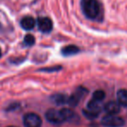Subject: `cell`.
I'll use <instances>...</instances> for the list:
<instances>
[{
	"label": "cell",
	"instance_id": "2e32d148",
	"mask_svg": "<svg viewBox=\"0 0 127 127\" xmlns=\"http://www.w3.org/2000/svg\"><path fill=\"white\" fill-rule=\"evenodd\" d=\"M62 67L61 66H52V67H48V68H43L40 69V71H45V72H51V71H57L61 70Z\"/></svg>",
	"mask_w": 127,
	"mask_h": 127
},
{
	"label": "cell",
	"instance_id": "52a82bcc",
	"mask_svg": "<svg viewBox=\"0 0 127 127\" xmlns=\"http://www.w3.org/2000/svg\"><path fill=\"white\" fill-rule=\"evenodd\" d=\"M104 110L107 115H117L120 111V104L115 101H110L104 106Z\"/></svg>",
	"mask_w": 127,
	"mask_h": 127
},
{
	"label": "cell",
	"instance_id": "e0dca14e",
	"mask_svg": "<svg viewBox=\"0 0 127 127\" xmlns=\"http://www.w3.org/2000/svg\"><path fill=\"white\" fill-rule=\"evenodd\" d=\"M84 115H85L86 118H91V119H92V118H97V116H98V114L97 113H94V112H92V111H88V110H84Z\"/></svg>",
	"mask_w": 127,
	"mask_h": 127
},
{
	"label": "cell",
	"instance_id": "9a60e30c",
	"mask_svg": "<svg viewBox=\"0 0 127 127\" xmlns=\"http://www.w3.org/2000/svg\"><path fill=\"white\" fill-rule=\"evenodd\" d=\"M24 44L26 46H32L35 44V37L31 34H27L24 38Z\"/></svg>",
	"mask_w": 127,
	"mask_h": 127
},
{
	"label": "cell",
	"instance_id": "4fadbf2b",
	"mask_svg": "<svg viewBox=\"0 0 127 127\" xmlns=\"http://www.w3.org/2000/svg\"><path fill=\"white\" fill-rule=\"evenodd\" d=\"M62 113L64 115V118L65 119V121H70V120H72L75 118L76 114L73 111H71V109H67V108H64L61 110Z\"/></svg>",
	"mask_w": 127,
	"mask_h": 127
},
{
	"label": "cell",
	"instance_id": "5b68a950",
	"mask_svg": "<svg viewBox=\"0 0 127 127\" xmlns=\"http://www.w3.org/2000/svg\"><path fill=\"white\" fill-rule=\"evenodd\" d=\"M88 93L87 89L84 88V87H78L73 94H71V97L68 98V104L70 106H76L78 104L82 98L85 97L86 94Z\"/></svg>",
	"mask_w": 127,
	"mask_h": 127
},
{
	"label": "cell",
	"instance_id": "277c9868",
	"mask_svg": "<svg viewBox=\"0 0 127 127\" xmlns=\"http://www.w3.org/2000/svg\"><path fill=\"white\" fill-rule=\"evenodd\" d=\"M24 125L25 127H41L42 119L36 113H27L24 116L23 118Z\"/></svg>",
	"mask_w": 127,
	"mask_h": 127
},
{
	"label": "cell",
	"instance_id": "ac0fdd59",
	"mask_svg": "<svg viewBox=\"0 0 127 127\" xmlns=\"http://www.w3.org/2000/svg\"><path fill=\"white\" fill-rule=\"evenodd\" d=\"M1 55H2V51H1V48H0V57H1Z\"/></svg>",
	"mask_w": 127,
	"mask_h": 127
},
{
	"label": "cell",
	"instance_id": "7c38bea8",
	"mask_svg": "<svg viewBox=\"0 0 127 127\" xmlns=\"http://www.w3.org/2000/svg\"><path fill=\"white\" fill-rule=\"evenodd\" d=\"M68 98L67 96H65L64 94H55L51 97V100L52 102H54L58 105H62L67 103L68 104Z\"/></svg>",
	"mask_w": 127,
	"mask_h": 127
},
{
	"label": "cell",
	"instance_id": "ba28073f",
	"mask_svg": "<svg viewBox=\"0 0 127 127\" xmlns=\"http://www.w3.org/2000/svg\"><path fill=\"white\" fill-rule=\"evenodd\" d=\"M35 25H36V20L31 16L25 17V18H22L21 22H20L21 27L25 31L32 30L35 27Z\"/></svg>",
	"mask_w": 127,
	"mask_h": 127
},
{
	"label": "cell",
	"instance_id": "30bf717a",
	"mask_svg": "<svg viewBox=\"0 0 127 127\" xmlns=\"http://www.w3.org/2000/svg\"><path fill=\"white\" fill-rule=\"evenodd\" d=\"M61 52L64 56H72V55H75L79 52V48L76 45L71 44V45H67L65 47H64L62 49Z\"/></svg>",
	"mask_w": 127,
	"mask_h": 127
},
{
	"label": "cell",
	"instance_id": "3957f363",
	"mask_svg": "<svg viewBox=\"0 0 127 127\" xmlns=\"http://www.w3.org/2000/svg\"><path fill=\"white\" fill-rule=\"evenodd\" d=\"M101 123L105 127H122L125 125L123 118L117 115H106L102 118Z\"/></svg>",
	"mask_w": 127,
	"mask_h": 127
},
{
	"label": "cell",
	"instance_id": "7a4b0ae2",
	"mask_svg": "<svg viewBox=\"0 0 127 127\" xmlns=\"http://www.w3.org/2000/svg\"><path fill=\"white\" fill-rule=\"evenodd\" d=\"M45 118L47 119V121H49L51 124H54V125H60L64 122H65L61 110H48L45 113Z\"/></svg>",
	"mask_w": 127,
	"mask_h": 127
},
{
	"label": "cell",
	"instance_id": "d6986e66",
	"mask_svg": "<svg viewBox=\"0 0 127 127\" xmlns=\"http://www.w3.org/2000/svg\"><path fill=\"white\" fill-rule=\"evenodd\" d=\"M9 127H15V126H9Z\"/></svg>",
	"mask_w": 127,
	"mask_h": 127
},
{
	"label": "cell",
	"instance_id": "9c48e42d",
	"mask_svg": "<svg viewBox=\"0 0 127 127\" xmlns=\"http://www.w3.org/2000/svg\"><path fill=\"white\" fill-rule=\"evenodd\" d=\"M117 99L118 103L121 106L127 107V90L121 89L117 93Z\"/></svg>",
	"mask_w": 127,
	"mask_h": 127
},
{
	"label": "cell",
	"instance_id": "8fae6325",
	"mask_svg": "<svg viewBox=\"0 0 127 127\" xmlns=\"http://www.w3.org/2000/svg\"><path fill=\"white\" fill-rule=\"evenodd\" d=\"M86 110L92 111V112L99 114V112H100V111H101V102H98V101L92 99V100L87 104Z\"/></svg>",
	"mask_w": 127,
	"mask_h": 127
},
{
	"label": "cell",
	"instance_id": "8992f818",
	"mask_svg": "<svg viewBox=\"0 0 127 127\" xmlns=\"http://www.w3.org/2000/svg\"><path fill=\"white\" fill-rule=\"evenodd\" d=\"M37 26H38L39 31H41L44 33H49L52 31L53 24L52 21L49 18H39L37 19Z\"/></svg>",
	"mask_w": 127,
	"mask_h": 127
},
{
	"label": "cell",
	"instance_id": "6da1fadb",
	"mask_svg": "<svg viewBox=\"0 0 127 127\" xmlns=\"http://www.w3.org/2000/svg\"><path fill=\"white\" fill-rule=\"evenodd\" d=\"M81 7L83 13L91 20H100L102 18V7L98 0H82Z\"/></svg>",
	"mask_w": 127,
	"mask_h": 127
},
{
	"label": "cell",
	"instance_id": "5bb4252c",
	"mask_svg": "<svg viewBox=\"0 0 127 127\" xmlns=\"http://www.w3.org/2000/svg\"><path fill=\"white\" fill-rule=\"evenodd\" d=\"M104 97H105V93H104V92H103L101 90L94 92L93 95H92V99H94L96 101H98V102H102L104 99Z\"/></svg>",
	"mask_w": 127,
	"mask_h": 127
}]
</instances>
